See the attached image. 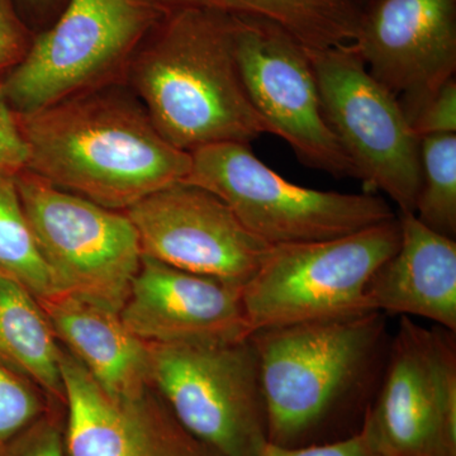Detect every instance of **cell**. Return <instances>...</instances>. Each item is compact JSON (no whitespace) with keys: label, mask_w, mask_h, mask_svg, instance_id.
Returning a JSON list of instances; mask_svg holds the SVG:
<instances>
[{"label":"cell","mask_w":456,"mask_h":456,"mask_svg":"<svg viewBox=\"0 0 456 456\" xmlns=\"http://www.w3.org/2000/svg\"><path fill=\"white\" fill-rule=\"evenodd\" d=\"M391 338L380 312L253 332L269 443L297 448L356 434Z\"/></svg>","instance_id":"cell-1"},{"label":"cell","mask_w":456,"mask_h":456,"mask_svg":"<svg viewBox=\"0 0 456 456\" xmlns=\"http://www.w3.org/2000/svg\"><path fill=\"white\" fill-rule=\"evenodd\" d=\"M17 114L26 169L116 211L187 179L191 156L171 145L126 84Z\"/></svg>","instance_id":"cell-2"},{"label":"cell","mask_w":456,"mask_h":456,"mask_svg":"<svg viewBox=\"0 0 456 456\" xmlns=\"http://www.w3.org/2000/svg\"><path fill=\"white\" fill-rule=\"evenodd\" d=\"M126 86L171 145L196 151L269 134L246 92L235 56V17L171 9L132 59Z\"/></svg>","instance_id":"cell-3"},{"label":"cell","mask_w":456,"mask_h":456,"mask_svg":"<svg viewBox=\"0 0 456 456\" xmlns=\"http://www.w3.org/2000/svg\"><path fill=\"white\" fill-rule=\"evenodd\" d=\"M151 0H68L51 28L0 79L14 113L35 112L74 95L126 84L146 36L165 14Z\"/></svg>","instance_id":"cell-4"},{"label":"cell","mask_w":456,"mask_h":456,"mask_svg":"<svg viewBox=\"0 0 456 456\" xmlns=\"http://www.w3.org/2000/svg\"><path fill=\"white\" fill-rule=\"evenodd\" d=\"M191 156V171L183 183L220 198L270 248L336 239L397 217L387 200L373 193L293 184L244 143L204 146Z\"/></svg>","instance_id":"cell-5"},{"label":"cell","mask_w":456,"mask_h":456,"mask_svg":"<svg viewBox=\"0 0 456 456\" xmlns=\"http://www.w3.org/2000/svg\"><path fill=\"white\" fill-rule=\"evenodd\" d=\"M399 237L397 216L336 239L273 246L242 287L251 334L270 327L373 312L367 303L369 281L395 253Z\"/></svg>","instance_id":"cell-6"},{"label":"cell","mask_w":456,"mask_h":456,"mask_svg":"<svg viewBox=\"0 0 456 456\" xmlns=\"http://www.w3.org/2000/svg\"><path fill=\"white\" fill-rule=\"evenodd\" d=\"M146 346L150 384L180 424L221 456H260L268 425L250 336L224 344Z\"/></svg>","instance_id":"cell-7"},{"label":"cell","mask_w":456,"mask_h":456,"mask_svg":"<svg viewBox=\"0 0 456 456\" xmlns=\"http://www.w3.org/2000/svg\"><path fill=\"white\" fill-rule=\"evenodd\" d=\"M18 191L57 293L121 312L142 261L126 212L106 208L22 170Z\"/></svg>","instance_id":"cell-8"},{"label":"cell","mask_w":456,"mask_h":456,"mask_svg":"<svg viewBox=\"0 0 456 456\" xmlns=\"http://www.w3.org/2000/svg\"><path fill=\"white\" fill-rule=\"evenodd\" d=\"M329 127L367 193L383 191L399 213H415L419 139L398 98L375 80L351 46L307 49Z\"/></svg>","instance_id":"cell-9"},{"label":"cell","mask_w":456,"mask_h":456,"mask_svg":"<svg viewBox=\"0 0 456 456\" xmlns=\"http://www.w3.org/2000/svg\"><path fill=\"white\" fill-rule=\"evenodd\" d=\"M382 456H456V341L401 317L362 425Z\"/></svg>","instance_id":"cell-10"},{"label":"cell","mask_w":456,"mask_h":456,"mask_svg":"<svg viewBox=\"0 0 456 456\" xmlns=\"http://www.w3.org/2000/svg\"><path fill=\"white\" fill-rule=\"evenodd\" d=\"M235 56L248 98L269 134L285 141L307 167L358 179L323 116L307 49L272 23L235 17Z\"/></svg>","instance_id":"cell-11"},{"label":"cell","mask_w":456,"mask_h":456,"mask_svg":"<svg viewBox=\"0 0 456 456\" xmlns=\"http://www.w3.org/2000/svg\"><path fill=\"white\" fill-rule=\"evenodd\" d=\"M125 212L143 256L239 287L253 278L270 250L224 200L187 183L160 189Z\"/></svg>","instance_id":"cell-12"},{"label":"cell","mask_w":456,"mask_h":456,"mask_svg":"<svg viewBox=\"0 0 456 456\" xmlns=\"http://www.w3.org/2000/svg\"><path fill=\"white\" fill-rule=\"evenodd\" d=\"M408 122L456 74V0H375L350 45Z\"/></svg>","instance_id":"cell-13"},{"label":"cell","mask_w":456,"mask_h":456,"mask_svg":"<svg viewBox=\"0 0 456 456\" xmlns=\"http://www.w3.org/2000/svg\"><path fill=\"white\" fill-rule=\"evenodd\" d=\"M69 456H221L184 428L154 387L107 392L61 345Z\"/></svg>","instance_id":"cell-14"},{"label":"cell","mask_w":456,"mask_h":456,"mask_svg":"<svg viewBox=\"0 0 456 456\" xmlns=\"http://www.w3.org/2000/svg\"><path fill=\"white\" fill-rule=\"evenodd\" d=\"M119 314L146 344H224L251 334L242 287L147 256Z\"/></svg>","instance_id":"cell-15"},{"label":"cell","mask_w":456,"mask_h":456,"mask_svg":"<svg viewBox=\"0 0 456 456\" xmlns=\"http://www.w3.org/2000/svg\"><path fill=\"white\" fill-rule=\"evenodd\" d=\"M398 218L397 250L369 281L368 308L383 314L426 318L455 334V240L425 226L413 213Z\"/></svg>","instance_id":"cell-16"},{"label":"cell","mask_w":456,"mask_h":456,"mask_svg":"<svg viewBox=\"0 0 456 456\" xmlns=\"http://www.w3.org/2000/svg\"><path fill=\"white\" fill-rule=\"evenodd\" d=\"M38 302L57 341L110 395H134L151 386L146 344L128 331L119 312L64 292Z\"/></svg>","instance_id":"cell-17"},{"label":"cell","mask_w":456,"mask_h":456,"mask_svg":"<svg viewBox=\"0 0 456 456\" xmlns=\"http://www.w3.org/2000/svg\"><path fill=\"white\" fill-rule=\"evenodd\" d=\"M165 11L202 9L272 23L305 49L349 46L358 36V0H151Z\"/></svg>","instance_id":"cell-18"},{"label":"cell","mask_w":456,"mask_h":456,"mask_svg":"<svg viewBox=\"0 0 456 456\" xmlns=\"http://www.w3.org/2000/svg\"><path fill=\"white\" fill-rule=\"evenodd\" d=\"M60 353L61 345L37 298L0 278V362L65 406Z\"/></svg>","instance_id":"cell-19"},{"label":"cell","mask_w":456,"mask_h":456,"mask_svg":"<svg viewBox=\"0 0 456 456\" xmlns=\"http://www.w3.org/2000/svg\"><path fill=\"white\" fill-rule=\"evenodd\" d=\"M16 175L0 170V278L20 284L41 301L57 289L27 220Z\"/></svg>","instance_id":"cell-20"},{"label":"cell","mask_w":456,"mask_h":456,"mask_svg":"<svg viewBox=\"0 0 456 456\" xmlns=\"http://www.w3.org/2000/svg\"><path fill=\"white\" fill-rule=\"evenodd\" d=\"M421 185L415 213L435 232L456 235V134L419 139Z\"/></svg>","instance_id":"cell-21"},{"label":"cell","mask_w":456,"mask_h":456,"mask_svg":"<svg viewBox=\"0 0 456 456\" xmlns=\"http://www.w3.org/2000/svg\"><path fill=\"white\" fill-rule=\"evenodd\" d=\"M57 406L61 404L53 403L35 384L0 362V454L18 435Z\"/></svg>","instance_id":"cell-22"},{"label":"cell","mask_w":456,"mask_h":456,"mask_svg":"<svg viewBox=\"0 0 456 456\" xmlns=\"http://www.w3.org/2000/svg\"><path fill=\"white\" fill-rule=\"evenodd\" d=\"M66 407L51 408L5 448L0 456H69Z\"/></svg>","instance_id":"cell-23"},{"label":"cell","mask_w":456,"mask_h":456,"mask_svg":"<svg viewBox=\"0 0 456 456\" xmlns=\"http://www.w3.org/2000/svg\"><path fill=\"white\" fill-rule=\"evenodd\" d=\"M419 139L456 134V79L448 80L410 121Z\"/></svg>","instance_id":"cell-24"},{"label":"cell","mask_w":456,"mask_h":456,"mask_svg":"<svg viewBox=\"0 0 456 456\" xmlns=\"http://www.w3.org/2000/svg\"><path fill=\"white\" fill-rule=\"evenodd\" d=\"M32 40L13 0H0V77L22 61Z\"/></svg>","instance_id":"cell-25"},{"label":"cell","mask_w":456,"mask_h":456,"mask_svg":"<svg viewBox=\"0 0 456 456\" xmlns=\"http://www.w3.org/2000/svg\"><path fill=\"white\" fill-rule=\"evenodd\" d=\"M260 456H382L377 452L367 432L360 428L344 439L314 445L285 448L266 443Z\"/></svg>","instance_id":"cell-26"},{"label":"cell","mask_w":456,"mask_h":456,"mask_svg":"<svg viewBox=\"0 0 456 456\" xmlns=\"http://www.w3.org/2000/svg\"><path fill=\"white\" fill-rule=\"evenodd\" d=\"M25 142L18 127L17 114L0 89V170L18 174L26 169Z\"/></svg>","instance_id":"cell-27"},{"label":"cell","mask_w":456,"mask_h":456,"mask_svg":"<svg viewBox=\"0 0 456 456\" xmlns=\"http://www.w3.org/2000/svg\"><path fill=\"white\" fill-rule=\"evenodd\" d=\"M20 2L25 3L29 8L37 9V11H46V9L53 7L57 0H20Z\"/></svg>","instance_id":"cell-28"}]
</instances>
